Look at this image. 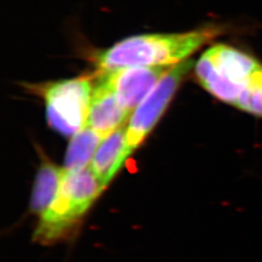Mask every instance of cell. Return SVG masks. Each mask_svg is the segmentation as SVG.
Returning <instances> with one entry per match:
<instances>
[{
  "label": "cell",
  "mask_w": 262,
  "mask_h": 262,
  "mask_svg": "<svg viewBox=\"0 0 262 262\" xmlns=\"http://www.w3.org/2000/svg\"><path fill=\"white\" fill-rule=\"evenodd\" d=\"M201 86L217 100L262 120V61L241 48L216 43L195 64Z\"/></svg>",
  "instance_id": "obj_1"
},
{
  "label": "cell",
  "mask_w": 262,
  "mask_h": 262,
  "mask_svg": "<svg viewBox=\"0 0 262 262\" xmlns=\"http://www.w3.org/2000/svg\"><path fill=\"white\" fill-rule=\"evenodd\" d=\"M227 31L226 26L208 25L183 33L132 36L97 54L94 62L97 71L135 66H176Z\"/></svg>",
  "instance_id": "obj_2"
},
{
  "label": "cell",
  "mask_w": 262,
  "mask_h": 262,
  "mask_svg": "<svg viewBox=\"0 0 262 262\" xmlns=\"http://www.w3.org/2000/svg\"><path fill=\"white\" fill-rule=\"evenodd\" d=\"M103 188L92 167L75 172L66 171L56 199L40 216L33 240L50 245L66 239L73 232Z\"/></svg>",
  "instance_id": "obj_3"
},
{
  "label": "cell",
  "mask_w": 262,
  "mask_h": 262,
  "mask_svg": "<svg viewBox=\"0 0 262 262\" xmlns=\"http://www.w3.org/2000/svg\"><path fill=\"white\" fill-rule=\"evenodd\" d=\"M94 77H78L43 88L49 125L64 136H73L86 125Z\"/></svg>",
  "instance_id": "obj_4"
},
{
  "label": "cell",
  "mask_w": 262,
  "mask_h": 262,
  "mask_svg": "<svg viewBox=\"0 0 262 262\" xmlns=\"http://www.w3.org/2000/svg\"><path fill=\"white\" fill-rule=\"evenodd\" d=\"M192 66L191 59L173 66L134 111L126 133L131 151L140 145L156 125Z\"/></svg>",
  "instance_id": "obj_5"
},
{
  "label": "cell",
  "mask_w": 262,
  "mask_h": 262,
  "mask_svg": "<svg viewBox=\"0 0 262 262\" xmlns=\"http://www.w3.org/2000/svg\"><path fill=\"white\" fill-rule=\"evenodd\" d=\"M173 66H135L97 72L111 85L122 107L131 113Z\"/></svg>",
  "instance_id": "obj_6"
},
{
  "label": "cell",
  "mask_w": 262,
  "mask_h": 262,
  "mask_svg": "<svg viewBox=\"0 0 262 262\" xmlns=\"http://www.w3.org/2000/svg\"><path fill=\"white\" fill-rule=\"evenodd\" d=\"M129 115L119 102L111 85L96 72L86 124L105 139L122 126Z\"/></svg>",
  "instance_id": "obj_7"
},
{
  "label": "cell",
  "mask_w": 262,
  "mask_h": 262,
  "mask_svg": "<svg viewBox=\"0 0 262 262\" xmlns=\"http://www.w3.org/2000/svg\"><path fill=\"white\" fill-rule=\"evenodd\" d=\"M127 129L122 125L106 137L92 160V169L104 187L122 167L131 151L127 143Z\"/></svg>",
  "instance_id": "obj_8"
},
{
  "label": "cell",
  "mask_w": 262,
  "mask_h": 262,
  "mask_svg": "<svg viewBox=\"0 0 262 262\" xmlns=\"http://www.w3.org/2000/svg\"><path fill=\"white\" fill-rule=\"evenodd\" d=\"M64 169L58 168L54 163L45 161L38 170L32 190L30 208L32 213L43 215L53 204L58 193Z\"/></svg>",
  "instance_id": "obj_9"
},
{
  "label": "cell",
  "mask_w": 262,
  "mask_h": 262,
  "mask_svg": "<svg viewBox=\"0 0 262 262\" xmlns=\"http://www.w3.org/2000/svg\"><path fill=\"white\" fill-rule=\"evenodd\" d=\"M101 136L88 124L73 135L66 152V172H75L86 167L98 149Z\"/></svg>",
  "instance_id": "obj_10"
}]
</instances>
